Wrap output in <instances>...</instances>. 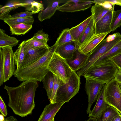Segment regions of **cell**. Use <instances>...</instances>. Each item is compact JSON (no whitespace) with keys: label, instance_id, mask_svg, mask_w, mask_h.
<instances>
[{"label":"cell","instance_id":"cell-1","mask_svg":"<svg viewBox=\"0 0 121 121\" xmlns=\"http://www.w3.org/2000/svg\"><path fill=\"white\" fill-rule=\"evenodd\" d=\"M37 82L27 80L15 87L4 86L9 97L8 105L15 114L23 117L32 113L35 107V93L39 86Z\"/></svg>","mask_w":121,"mask_h":121},{"label":"cell","instance_id":"cell-2","mask_svg":"<svg viewBox=\"0 0 121 121\" xmlns=\"http://www.w3.org/2000/svg\"><path fill=\"white\" fill-rule=\"evenodd\" d=\"M58 46L55 44L50 47L47 52L43 56L31 64L16 69L14 77L19 81L33 80L41 82L49 70L48 66Z\"/></svg>","mask_w":121,"mask_h":121},{"label":"cell","instance_id":"cell-3","mask_svg":"<svg viewBox=\"0 0 121 121\" xmlns=\"http://www.w3.org/2000/svg\"><path fill=\"white\" fill-rule=\"evenodd\" d=\"M121 39V35L117 32L104 39L89 53L84 66L78 71V76H83L94 64Z\"/></svg>","mask_w":121,"mask_h":121},{"label":"cell","instance_id":"cell-4","mask_svg":"<svg viewBox=\"0 0 121 121\" xmlns=\"http://www.w3.org/2000/svg\"><path fill=\"white\" fill-rule=\"evenodd\" d=\"M118 68L113 62L109 60L92 66L84 75L91 77L106 84L114 78Z\"/></svg>","mask_w":121,"mask_h":121},{"label":"cell","instance_id":"cell-5","mask_svg":"<svg viewBox=\"0 0 121 121\" xmlns=\"http://www.w3.org/2000/svg\"><path fill=\"white\" fill-rule=\"evenodd\" d=\"M81 84L80 77L73 70L68 82L59 87L57 93L56 102H68L78 92Z\"/></svg>","mask_w":121,"mask_h":121},{"label":"cell","instance_id":"cell-6","mask_svg":"<svg viewBox=\"0 0 121 121\" xmlns=\"http://www.w3.org/2000/svg\"><path fill=\"white\" fill-rule=\"evenodd\" d=\"M48 68L65 84L68 82L73 71L66 60L55 52L49 63Z\"/></svg>","mask_w":121,"mask_h":121},{"label":"cell","instance_id":"cell-7","mask_svg":"<svg viewBox=\"0 0 121 121\" xmlns=\"http://www.w3.org/2000/svg\"><path fill=\"white\" fill-rule=\"evenodd\" d=\"M105 101L121 114V94L118 83L113 78L105 85Z\"/></svg>","mask_w":121,"mask_h":121},{"label":"cell","instance_id":"cell-8","mask_svg":"<svg viewBox=\"0 0 121 121\" xmlns=\"http://www.w3.org/2000/svg\"><path fill=\"white\" fill-rule=\"evenodd\" d=\"M83 76L86 79L85 90L88 98V104L86 112L89 115L91 111V106L97 100L101 91L106 83L90 77Z\"/></svg>","mask_w":121,"mask_h":121},{"label":"cell","instance_id":"cell-9","mask_svg":"<svg viewBox=\"0 0 121 121\" xmlns=\"http://www.w3.org/2000/svg\"><path fill=\"white\" fill-rule=\"evenodd\" d=\"M2 49L4 81L5 82L14 75L16 70L15 62L12 47L7 46Z\"/></svg>","mask_w":121,"mask_h":121},{"label":"cell","instance_id":"cell-10","mask_svg":"<svg viewBox=\"0 0 121 121\" xmlns=\"http://www.w3.org/2000/svg\"><path fill=\"white\" fill-rule=\"evenodd\" d=\"M93 1L70 0H67L59 6L57 10L61 12H74L84 11L91 7Z\"/></svg>","mask_w":121,"mask_h":121},{"label":"cell","instance_id":"cell-11","mask_svg":"<svg viewBox=\"0 0 121 121\" xmlns=\"http://www.w3.org/2000/svg\"><path fill=\"white\" fill-rule=\"evenodd\" d=\"M49 47H44L24 51V60L19 69L31 64L41 57L47 52Z\"/></svg>","mask_w":121,"mask_h":121},{"label":"cell","instance_id":"cell-12","mask_svg":"<svg viewBox=\"0 0 121 121\" xmlns=\"http://www.w3.org/2000/svg\"><path fill=\"white\" fill-rule=\"evenodd\" d=\"M114 5L100 20L95 23L96 35L111 32L110 25L113 13L114 10Z\"/></svg>","mask_w":121,"mask_h":121},{"label":"cell","instance_id":"cell-13","mask_svg":"<svg viewBox=\"0 0 121 121\" xmlns=\"http://www.w3.org/2000/svg\"><path fill=\"white\" fill-rule=\"evenodd\" d=\"M107 0H104L99 5L95 4L91 9V15L95 23L102 18L114 5Z\"/></svg>","mask_w":121,"mask_h":121},{"label":"cell","instance_id":"cell-14","mask_svg":"<svg viewBox=\"0 0 121 121\" xmlns=\"http://www.w3.org/2000/svg\"><path fill=\"white\" fill-rule=\"evenodd\" d=\"M78 43L75 41L58 46L55 52L66 60L71 59L74 52L78 49Z\"/></svg>","mask_w":121,"mask_h":121},{"label":"cell","instance_id":"cell-15","mask_svg":"<svg viewBox=\"0 0 121 121\" xmlns=\"http://www.w3.org/2000/svg\"><path fill=\"white\" fill-rule=\"evenodd\" d=\"M65 102L50 103L45 107L37 121H52Z\"/></svg>","mask_w":121,"mask_h":121},{"label":"cell","instance_id":"cell-16","mask_svg":"<svg viewBox=\"0 0 121 121\" xmlns=\"http://www.w3.org/2000/svg\"><path fill=\"white\" fill-rule=\"evenodd\" d=\"M89 56L81 52L78 49L74 53L72 58L67 60L69 65L75 71L79 70L84 66Z\"/></svg>","mask_w":121,"mask_h":121},{"label":"cell","instance_id":"cell-17","mask_svg":"<svg viewBox=\"0 0 121 121\" xmlns=\"http://www.w3.org/2000/svg\"><path fill=\"white\" fill-rule=\"evenodd\" d=\"M109 33L95 34L86 42L80 46L78 50L81 52L88 54L91 52Z\"/></svg>","mask_w":121,"mask_h":121},{"label":"cell","instance_id":"cell-18","mask_svg":"<svg viewBox=\"0 0 121 121\" xmlns=\"http://www.w3.org/2000/svg\"><path fill=\"white\" fill-rule=\"evenodd\" d=\"M105 84L98 95L95 106L89 115V118H96L104 109L110 106L106 102L104 99V92Z\"/></svg>","mask_w":121,"mask_h":121},{"label":"cell","instance_id":"cell-19","mask_svg":"<svg viewBox=\"0 0 121 121\" xmlns=\"http://www.w3.org/2000/svg\"><path fill=\"white\" fill-rule=\"evenodd\" d=\"M67 0H54L50 2L47 7L39 13L38 18L42 22L45 20L49 19L57 10L60 4L66 2Z\"/></svg>","mask_w":121,"mask_h":121},{"label":"cell","instance_id":"cell-20","mask_svg":"<svg viewBox=\"0 0 121 121\" xmlns=\"http://www.w3.org/2000/svg\"><path fill=\"white\" fill-rule=\"evenodd\" d=\"M30 5V3L21 2L18 0L10 1L5 5H0V19L3 20L12 10L20 7H26Z\"/></svg>","mask_w":121,"mask_h":121},{"label":"cell","instance_id":"cell-21","mask_svg":"<svg viewBox=\"0 0 121 121\" xmlns=\"http://www.w3.org/2000/svg\"><path fill=\"white\" fill-rule=\"evenodd\" d=\"M87 26L80 37L78 42L79 48L90 39L95 33V23L93 16Z\"/></svg>","mask_w":121,"mask_h":121},{"label":"cell","instance_id":"cell-22","mask_svg":"<svg viewBox=\"0 0 121 121\" xmlns=\"http://www.w3.org/2000/svg\"><path fill=\"white\" fill-rule=\"evenodd\" d=\"M91 17V15L78 25L70 29L71 35L74 40L77 43L81 36L89 24Z\"/></svg>","mask_w":121,"mask_h":121},{"label":"cell","instance_id":"cell-23","mask_svg":"<svg viewBox=\"0 0 121 121\" xmlns=\"http://www.w3.org/2000/svg\"><path fill=\"white\" fill-rule=\"evenodd\" d=\"M54 76L53 73L49 70L42 81L43 83V88L46 91L47 95L49 101L52 97Z\"/></svg>","mask_w":121,"mask_h":121},{"label":"cell","instance_id":"cell-24","mask_svg":"<svg viewBox=\"0 0 121 121\" xmlns=\"http://www.w3.org/2000/svg\"><path fill=\"white\" fill-rule=\"evenodd\" d=\"M121 53V39L109 51L96 61L92 66L97 65L110 60L112 57Z\"/></svg>","mask_w":121,"mask_h":121},{"label":"cell","instance_id":"cell-25","mask_svg":"<svg viewBox=\"0 0 121 121\" xmlns=\"http://www.w3.org/2000/svg\"><path fill=\"white\" fill-rule=\"evenodd\" d=\"M19 40L15 37L7 35L3 29H0V49L6 47H12L18 43Z\"/></svg>","mask_w":121,"mask_h":121},{"label":"cell","instance_id":"cell-26","mask_svg":"<svg viewBox=\"0 0 121 121\" xmlns=\"http://www.w3.org/2000/svg\"><path fill=\"white\" fill-rule=\"evenodd\" d=\"M120 114L116 109L110 106L102 112L96 118V121H111L116 116Z\"/></svg>","mask_w":121,"mask_h":121},{"label":"cell","instance_id":"cell-27","mask_svg":"<svg viewBox=\"0 0 121 121\" xmlns=\"http://www.w3.org/2000/svg\"><path fill=\"white\" fill-rule=\"evenodd\" d=\"M12 35H21L25 34L32 27V25L20 24L9 26Z\"/></svg>","mask_w":121,"mask_h":121},{"label":"cell","instance_id":"cell-28","mask_svg":"<svg viewBox=\"0 0 121 121\" xmlns=\"http://www.w3.org/2000/svg\"><path fill=\"white\" fill-rule=\"evenodd\" d=\"M3 20L9 26L20 24H25L32 25L34 22L33 17L25 18L13 17L10 14H9Z\"/></svg>","mask_w":121,"mask_h":121},{"label":"cell","instance_id":"cell-29","mask_svg":"<svg viewBox=\"0 0 121 121\" xmlns=\"http://www.w3.org/2000/svg\"><path fill=\"white\" fill-rule=\"evenodd\" d=\"M48 41L39 39L33 37L25 41L24 51L36 48L46 47H50L47 44Z\"/></svg>","mask_w":121,"mask_h":121},{"label":"cell","instance_id":"cell-30","mask_svg":"<svg viewBox=\"0 0 121 121\" xmlns=\"http://www.w3.org/2000/svg\"><path fill=\"white\" fill-rule=\"evenodd\" d=\"M74 41L70 33V29L66 28L63 30L60 34L55 44L58 46Z\"/></svg>","mask_w":121,"mask_h":121},{"label":"cell","instance_id":"cell-31","mask_svg":"<svg viewBox=\"0 0 121 121\" xmlns=\"http://www.w3.org/2000/svg\"><path fill=\"white\" fill-rule=\"evenodd\" d=\"M25 42V41H24L22 42L14 53L15 64L17 67L16 69H18L20 68L24 60Z\"/></svg>","mask_w":121,"mask_h":121},{"label":"cell","instance_id":"cell-32","mask_svg":"<svg viewBox=\"0 0 121 121\" xmlns=\"http://www.w3.org/2000/svg\"><path fill=\"white\" fill-rule=\"evenodd\" d=\"M121 26V9L113 12L110 25L111 31H115Z\"/></svg>","mask_w":121,"mask_h":121},{"label":"cell","instance_id":"cell-33","mask_svg":"<svg viewBox=\"0 0 121 121\" xmlns=\"http://www.w3.org/2000/svg\"><path fill=\"white\" fill-rule=\"evenodd\" d=\"M64 84L65 83L58 77L55 75L52 97L49 101L50 103L54 104L56 103V98L57 90L59 87Z\"/></svg>","mask_w":121,"mask_h":121},{"label":"cell","instance_id":"cell-34","mask_svg":"<svg viewBox=\"0 0 121 121\" xmlns=\"http://www.w3.org/2000/svg\"><path fill=\"white\" fill-rule=\"evenodd\" d=\"M26 10L32 12L33 14L39 13L44 9L43 4L34 1L30 3V5L26 7Z\"/></svg>","mask_w":121,"mask_h":121},{"label":"cell","instance_id":"cell-35","mask_svg":"<svg viewBox=\"0 0 121 121\" xmlns=\"http://www.w3.org/2000/svg\"><path fill=\"white\" fill-rule=\"evenodd\" d=\"M33 37L35 39L48 41L49 39L48 35L45 33L43 29L39 30L35 33Z\"/></svg>","mask_w":121,"mask_h":121},{"label":"cell","instance_id":"cell-36","mask_svg":"<svg viewBox=\"0 0 121 121\" xmlns=\"http://www.w3.org/2000/svg\"><path fill=\"white\" fill-rule=\"evenodd\" d=\"M4 82V67L2 49H0V86Z\"/></svg>","mask_w":121,"mask_h":121},{"label":"cell","instance_id":"cell-37","mask_svg":"<svg viewBox=\"0 0 121 121\" xmlns=\"http://www.w3.org/2000/svg\"><path fill=\"white\" fill-rule=\"evenodd\" d=\"M33 14L32 12L26 11L15 14L12 16L13 17L15 18L33 17Z\"/></svg>","mask_w":121,"mask_h":121},{"label":"cell","instance_id":"cell-38","mask_svg":"<svg viewBox=\"0 0 121 121\" xmlns=\"http://www.w3.org/2000/svg\"><path fill=\"white\" fill-rule=\"evenodd\" d=\"M0 111L1 114L4 117L6 116L7 111L6 106L1 96H0Z\"/></svg>","mask_w":121,"mask_h":121},{"label":"cell","instance_id":"cell-39","mask_svg":"<svg viewBox=\"0 0 121 121\" xmlns=\"http://www.w3.org/2000/svg\"><path fill=\"white\" fill-rule=\"evenodd\" d=\"M110 60L113 62L118 67L121 68V53L116 56Z\"/></svg>","mask_w":121,"mask_h":121},{"label":"cell","instance_id":"cell-40","mask_svg":"<svg viewBox=\"0 0 121 121\" xmlns=\"http://www.w3.org/2000/svg\"><path fill=\"white\" fill-rule=\"evenodd\" d=\"M114 78L118 83H121V68L118 67Z\"/></svg>","mask_w":121,"mask_h":121},{"label":"cell","instance_id":"cell-41","mask_svg":"<svg viewBox=\"0 0 121 121\" xmlns=\"http://www.w3.org/2000/svg\"><path fill=\"white\" fill-rule=\"evenodd\" d=\"M3 121H18L17 119L13 116L5 118Z\"/></svg>","mask_w":121,"mask_h":121},{"label":"cell","instance_id":"cell-42","mask_svg":"<svg viewBox=\"0 0 121 121\" xmlns=\"http://www.w3.org/2000/svg\"><path fill=\"white\" fill-rule=\"evenodd\" d=\"M111 121H121V115L120 114L116 116Z\"/></svg>","mask_w":121,"mask_h":121},{"label":"cell","instance_id":"cell-43","mask_svg":"<svg viewBox=\"0 0 121 121\" xmlns=\"http://www.w3.org/2000/svg\"><path fill=\"white\" fill-rule=\"evenodd\" d=\"M86 121H96V118H89Z\"/></svg>","mask_w":121,"mask_h":121},{"label":"cell","instance_id":"cell-44","mask_svg":"<svg viewBox=\"0 0 121 121\" xmlns=\"http://www.w3.org/2000/svg\"><path fill=\"white\" fill-rule=\"evenodd\" d=\"M115 4L121 6V0H117Z\"/></svg>","mask_w":121,"mask_h":121},{"label":"cell","instance_id":"cell-45","mask_svg":"<svg viewBox=\"0 0 121 121\" xmlns=\"http://www.w3.org/2000/svg\"><path fill=\"white\" fill-rule=\"evenodd\" d=\"M4 116L2 114H0V121H3L4 120Z\"/></svg>","mask_w":121,"mask_h":121},{"label":"cell","instance_id":"cell-46","mask_svg":"<svg viewBox=\"0 0 121 121\" xmlns=\"http://www.w3.org/2000/svg\"><path fill=\"white\" fill-rule=\"evenodd\" d=\"M118 84L120 89L121 91V83H118Z\"/></svg>","mask_w":121,"mask_h":121},{"label":"cell","instance_id":"cell-47","mask_svg":"<svg viewBox=\"0 0 121 121\" xmlns=\"http://www.w3.org/2000/svg\"><path fill=\"white\" fill-rule=\"evenodd\" d=\"M54 120V119H53L52 120V121H53Z\"/></svg>","mask_w":121,"mask_h":121},{"label":"cell","instance_id":"cell-48","mask_svg":"<svg viewBox=\"0 0 121 121\" xmlns=\"http://www.w3.org/2000/svg\"><path fill=\"white\" fill-rule=\"evenodd\" d=\"M120 92H121V90H120Z\"/></svg>","mask_w":121,"mask_h":121},{"label":"cell","instance_id":"cell-49","mask_svg":"<svg viewBox=\"0 0 121 121\" xmlns=\"http://www.w3.org/2000/svg\"><path fill=\"white\" fill-rule=\"evenodd\" d=\"M53 121H54V120Z\"/></svg>","mask_w":121,"mask_h":121},{"label":"cell","instance_id":"cell-50","mask_svg":"<svg viewBox=\"0 0 121 121\" xmlns=\"http://www.w3.org/2000/svg\"></svg>","mask_w":121,"mask_h":121}]
</instances>
